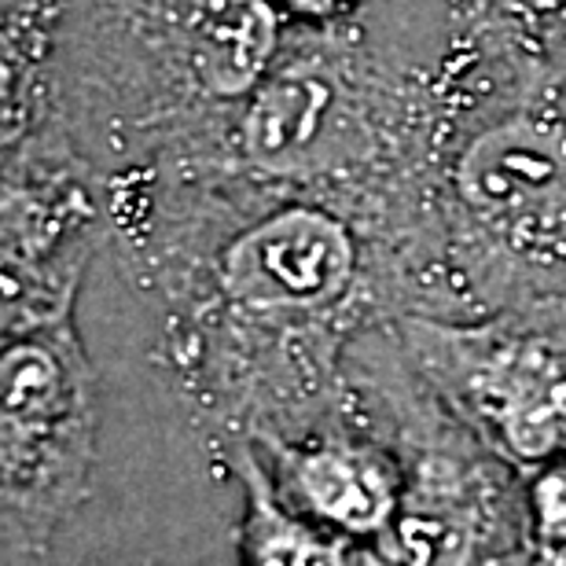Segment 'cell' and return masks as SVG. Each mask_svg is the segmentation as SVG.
<instances>
[{
  "label": "cell",
  "mask_w": 566,
  "mask_h": 566,
  "mask_svg": "<svg viewBox=\"0 0 566 566\" xmlns=\"http://www.w3.org/2000/svg\"><path fill=\"white\" fill-rule=\"evenodd\" d=\"M107 251L155 313V365L210 457L357 420L349 349L401 316L468 321L434 258L229 158L99 177Z\"/></svg>",
  "instance_id": "1"
},
{
  "label": "cell",
  "mask_w": 566,
  "mask_h": 566,
  "mask_svg": "<svg viewBox=\"0 0 566 566\" xmlns=\"http://www.w3.org/2000/svg\"><path fill=\"white\" fill-rule=\"evenodd\" d=\"M287 30L269 0H60L4 140L55 126L99 177L218 158Z\"/></svg>",
  "instance_id": "2"
},
{
  "label": "cell",
  "mask_w": 566,
  "mask_h": 566,
  "mask_svg": "<svg viewBox=\"0 0 566 566\" xmlns=\"http://www.w3.org/2000/svg\"><path fill=\"white\" fill-rule=\"evenodd\" d=\"M382 8L387 0L332 30L291 27L221 158L251 177L338 202L434 258L460 291L438 210L441 41L430 55L409 49L382 30Z\"/></svg>",
  "instance_id": "3"
},
{
  "label": "cell",
  "mask_w": 566,
  "mask_h": 566,
  "mask_svg": "<svg viewBox=\"0 0 566 566\" xmlns=\"http://www.w3.org/2000/svg\"><path fill=\"white\" fill-rule=\"evenodd\" d=\"M438 63V210L471 316L566 298V93Z\"/></svg>",
  "instance_id": "4"
},
{
  "label": "cell",
  "mask_w": 566,
  "mask_h": 566,
  "mask_svg": "<svg viewBox=\"0 0 566 566\" xmlns=\"http://www.w3.org/2000/svg\"><path fill=\"white\" fill-rule=\"evenodd\" d=\"M360 423L401 460V504L376 566H530L526 479L430 394L394 327H371L349 349Z\"/></svg>",
  "instance_id": "5"
},
{
  "label": "cell",
  "mask_w": 566,
  "mask_h": 566,
  "mask_svg": "<svg viewBox=\"0 0 566 566\" xmlns=\"http://www.w3.org/2000/svg\"><path fill=\"white\" fill-rule=\"evenodd\" d=\"M390 327L430 394L523 479L566 457V298Z\"/></svg>",
  "instance_id": "6"
},
{
  "label": "cell",
  "mask_w": 566,
  "mask_h": 566,
  "mask_svg": "<svg viewBox=\"0 0 566 566\" xmlns=\"http://www.w3.org/2000/svg\"><path fill=\"white\" fill-rule=\"evenodd\" d=\"M99 376L77 313L22 327L0 346V534L4 556H49L93 496Z\"/></svg>",
  "instance_id": "7"
},
{
  "label": "cell",
  "mask_w": 566,
  "mask_h": 566,
  "mask_svg": "<svg viewBox=\"0 0 566 566\" xmlns=\"http://www.w3.org/2000/svg\"><path fill=\"white\" fill-rule=\"evenodd\" d=\"M0 335L77 313V291L107 247L99 174L63 129L4 140L0 188Z\"/></svg>",
  "instance_id": "8"
},
{
  "label": "cell",
  "mask_w": 566,
  "mask_h": 566,
  "mask_svg": "<svg viewBox=\"0 0 566 566\" xmlns=\"http://www.w3.org/2000/svg\"><path fill=\"white\" fill-rule=\"evenodd\" d=\"M258 449L276 490L298 512L368 548L390 534L405 485L401 460L376 430L360 423V416L354 423Z\"/></svg>",
  "instance_id": "9"
},
{
  "label": "cell",
  "mask_w": 566,
  "mask_h": 566,
  "mask_svg": "<svg viewBox=\"0 0 566 566\" xmlns=\"http://www.w3.org/2000/svg\"><path fill=\"white\" fill-rule=\"evenodd\" d=\"M441 49L530 88L566 93V0H441Z\"/></svg>",
  "instance_id": "10"
},
{
  "label": "cell",
  "mask_w": 566,
  "mask_h": 566,
  "mask_svg": "<svg viewBox=\"0 0 566 566\" xmlns=\"http://www.w3.org/2000/svg\"><path fill=\"white\" fill-rule=\"evenodd\" d=\"M213 460L243 493V512L235 523V566H376L368 545L287 504L254 441H240Z\"/></svg>",
  "instance_id": "11"
},
{
  "label": "cell",
  "mask_w": 566,
  "mask_h": 566,
  "mask_svg": "<svg viewBox=\"0 0 566 566\" xmlns=\"http://www.w3.org/2000/svg\"><path fill=\"white\" fill-rule=\"evenodd\" d=\"M534 556H566V457L526 474Z\"/></svg>",
  "instance_id": "12"
},
{
  "label": "cell",
  "mask_w": 566,
  "mask_h": 566,
  "mask_svg": "<svg viewBox=\"0 0 566 566\" xmlns=\"http://www.w3.org/2000/svg\"><path fill=\"white\" fill-rule=\"evenodd\" d=\"M269 4H273V11L287 27L332 30V27H346V22L365 19L382 0H269Z\"/></svg>",
  "instance_id": "13"
}]
</instances>
